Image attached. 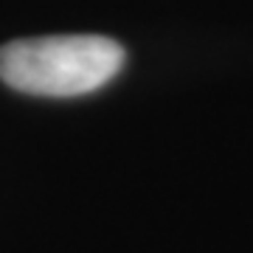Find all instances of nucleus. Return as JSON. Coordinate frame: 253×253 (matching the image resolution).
<instances>
[{"label": "nucleus", "mask_w": 253, "mask_h": 253, "mask_svg": "<svg viewBox=\"0 0 253 253\" xmlns=\"http://www.w3.org/2000/svg\"><path fill=\"white\" fill-rule=\"evenodd\" d=\"M124 62V48L110 37H31L0 48V82L28 96L73 99L110 84Z\"/></svg>", "instance_id": "nucleus-1"}]
</instances>
